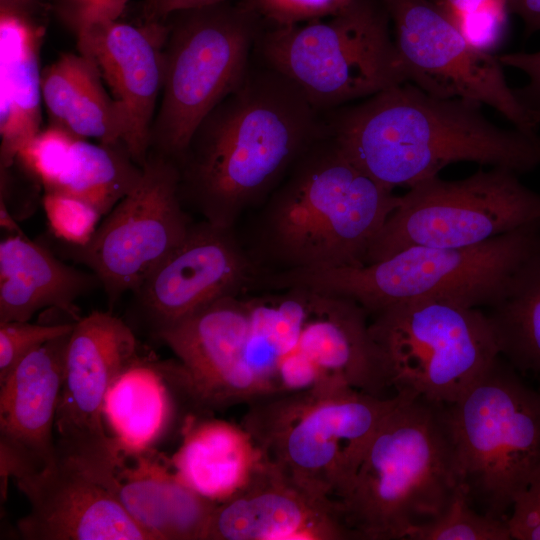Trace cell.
Returning <instances> with one entry per match:
<instances>
[{
	"instance_id": "obj_27",
	"label": "cell",
	"mask_w": 540,
	"mask_h": 540,
	"mask_svg": "<svg viewBox=\"0 0 540 540\" xmlns=\"http://www.w3.org/2000/svg\"><path fill=\"white\" fill-rule=\"evenodd\" d=\"M503 357L520 374L540 376V246L486 313Z\"/></svg>"
},
{
	"instance_id": "obj_10",
	"label": "cell",
	"mask_w": 540,
	"mask_h": 540,
	"mask_svg": "<svg viewBox=\"0 0 540 540\" xmlns=\"http://www.w3.org/2000/svg\"><path fill=\"white\" fill-rule=\"evenodd\" d=\"M448 410L472 504L507 519L540 475V391L499 356Z\"/></svg>"
},
{
	"instance_id": "obj_26",
	"label": "cell",
	"mask_w": 540,
	"mask_h": 540,
	"mask_svg": "<svg viewBox=\"0 0 540 540\" xmlns=\"http://www.w3.org/2000/svg\"><path fill=\"white\" fill-rule=\"evenodd\" d=\"M104 84L90 59L80 53L62 54L41 71L42 100L50 124L77 138L123 143L124 119Z\"/></svg>"
},
{
	"instance_id": "obj_16",
	"label": "cell",
	"mask_w": 540,
	"mask_h": 540,
	"mask_svg": "<svg viewBox=\"0 0 540 540\" xmlns=\"http://www.w3.org/2000/svg\"><path fill=\"white\" fill-rule=\"evenodd\" d=\"M260 274L236 227L193 221L132 294L154 334L213 301L254 291Z\"/></svg>"
},
{
	"instance_id": "obj_22",
	"label": "cell",
	"mask_w": 540,
	"mask_h": 540,
	"mask_svg": "<svg viewBox=\"0 0 540 540\" xmlns=\"http://www.w3.org/2000/svg\"><path fill=\"white\" fill-rule=\"evenodd\" d=\"M45 26L38 18L0 7V166L9 169L41 125L39 48Z\"/></svg>"
},
{
	"instance_id": "obj_31",
	"label": "cell",
	"mask_w": 540,
	"mask_h": 540,
	"mask_svg": "<svg viewBox=\"0 0 540 540\" xmlns=\"http://www.w3.org/2000/svg\"><path fill=\"white\" fill-rule=\"evenodd\" d=\"M42 201L49 228L57 239L75 246H84L90 241L102 217L96 208L56 192H44Z\"/></svg>"
},
{
	"instance_id": "obj_28",
	"label": "cell",
	"mask_w": 540,
	"mask_h": 540,
	"mask_svg": "<svg viewBox=\"0 0 540 540\" xmlns=\"http://www.w3.org/2000/svg\"><path fill=\"white\" fill-rule=\"evenodd\" d=\"M143 167L123 143H90L77 138L67 167L50 191L87 202L106 216L139 183Z\"/></svg>"
},
{
	"instance_id": "obj_24",
	"label": "cell",
	"mask_w": 540,
	"mask_h": 540,
	"mask_svg": "<svg viewBox=\"0 0 540 540\" xmlns=\"http://www.w3.org/2000/svg\"><path fill=\"white\" fill-rule=\"evenodd\" d=\"M261 461L242 425L219 419L187 421L170 464L177 477L202 497L223 502L239 492Z\"/></svg>"
},
{
	"instance_id": "obj_23",
	"label": "cell",
	"mask_w": 540,
	"mask_h": 540,
	"mask_svg": "<svg viewBox=\"0 0 540 540\" xmlns=\"http://www.w3.org/2000/svg\"><path fill=\"white\" fill-rule=\"evenodd\" d=\"M97 286L101 283L93 272L63 263L25 234L0 243V322L29 321L49 307L77 321L75 301Z\"/></svg>"
},
{
	"instance_id": "obj_40",
	"label": "cell",
	"mask_w": 540,
	"mask_h": 540,
	"mask_svg": "<svg viewBox=\"0 0 540 540\" xmlns=\"http://www.w3.org/2000/svg\"><path fill=\"white\" fill-rule=\"evenodd\" d=\"M450 20L458 19L495 0H431Z\"/></svg>"
},
{
	"instance_id": "obj_38",
	"label": "cell",
	"mask_w": 540,
	"mask_h": 540,
	"mask_svg": "<svg viewBox=\"0 0 540 540\" xmlns=\"http://www.w3.org/2000/svg\"><path fill=\"white\" fill-rule=\"evenodd\" d=\"M230 1L239 0H144L142 9L143 22H160L177 11Z\"/></svg>"
},
{
	"instance_id": "obj_14",
	"label": "cell",
	"mask_w": 540,
	"mask_h": 540,
	"mask_svg": "<svg viewBox=\"0 0 540 540\" xmlns=\"http://www.w3.org/2000/svg\"><path fill=\"white\" fill-rule=\"evenodd\" d=\"M137 349L132 328L110 312L79 318L68 340L57 450L99 480L114 476L125 459L105 430L103 405L116 377L139 358Z\"/></svg>"
},
{
	"instance_id": "obj_5",
	"label": "cell",
	"mask_w": 540,
	"mask_h": 540,
	"mask_svg": "<svg viewBox=\"0 0 540 540\" xmlns=\"http://www.w3.org/2000/svg\"><path fill=\"white\" fill-rule=\"evenodd\" d=\"M395 393L396 404L335 499L357 539H406L414 525L444 510L461 482L448 405Z\"/></svg>"
},
{
	"instance_id": "obj_25",
	"label": "cell",
	"mask_w": 540,
	"mask_h": 540,
	"mask_svg": "<svg viewBox=\"0 0 540 540\" xmlns=\"http://www.w3.org/2000/svg\"><path fill=\"white\" fill-rule=\"evenodd\" d=\"M179 362L152 363L140 357L111 384L103 405V418L124 456L150 449L172 424V384Z\"/></svg>"
},
{
	"instance_id": "obj_18",
	"label": "cell",
	"mask_w": 540,
	"mask_h": 540,
	"mask_svg": "<svg viewBox=\"0 0 540 540\" xmlns=\"http://www.w3.org/2000/svg\"><path fill=\"white\" fill-rule=\"evenodd\" d=\"M165 35L164 21L134 25L118 19L94 24L76 35L79 53L96 65L120 108L123 143L141 167L150 152V132L162 91Z\"/></svg>"
},
{
	"instance_id": "obj_43",
	"label": "cell",
	"mask_w": 540,
	"mask_h": 540,
	"mask_svg": "<svg viewBox=\"0 0 540 540\" xmlns=\"http://www.w3.org/2000/svg\"><path fill=\"white\" fill-rule=\"evenodd\" d=\"M536 380L538 382V387L537 388L540 391V376L536 377Z\"/></svg>"
},
{
	"instance_id": "obj_7",
	"label": "cell",
	"mask_w": 540,
	"mask_h": 540,
	"mask_svg": "<svg viewBox=\"0 0 540 540\" xmlns=\"http://www.w3.org/2000/svg\"><path fill=\"white\" fill-rule=\"evenodd\" d=\"M397 399L396 393L317 388L248 405L242 426L264 464L304 490L335 500Z\"/></svg>"
},
{
	"instance_id": "obj_3",
	"label": "cell",
	"mask_w": 540,
	"mask_h": 540,
	"mask_svg": "<svg viewBox=\"0 0 540 540\" xmlns=\"http://www.w3.org/2000/svg\"><path fill=\"white\" fill-rule=\"evenodd\" d=\"M480 103L433 96L406 82L322 114L326 134L365 173L390 189L412 187L457 162L540 166V135L501 128Z\"/></svg>"
},
{
	"instance_id": "obj_13",
	"label": "cell",
	"mask_w": 540,
	"mask_h": 540,
	"mask_svg": "<svg viewBox=\"0 0 540 540\" xmlns=\"http://www.w3.org/2000/svg\"><path fill=\"white\" fill-rule=\"evenodd\" d=\"M193 223L179 195L177 163L150 151L138 185L84 246L62 242L63 255L99 279L110 303L134 292L185 238Z\"/></svg>"
},
{
	"instance_id": "obj_9",
	"label": "cell",
	"mask_w": 540,
	"mask_h": 540,
	"mask_svg": "<svg viewBox=\"0 0 540 540\" xmlns=\"http://www.w3.org/2000/svg\"><path fill=\"white\" fill-rule=\"evenodd\" d=\"M164 22L150 151L177 163L201 121L245 78L265 23L245 0L177 11Z\"/></svg>"
},
{
	"instance_id": "obj_34",
	"label": "cell",
	"mask_w": 540,
	"mask_h": 540,
	"mask_svg": "<svg viewBox=\"0 0 540 540\" xmlns=\"http://www.w3.org/2000/svg\"><path fill=\"white\" fill-rule=\"evenodd\" d=\"M507 0H495L453 23L475 48L488 52L502 40L507 26Z\"/></svg>"
},
{
	"instance_id": "obj_19",
	"label": "cell",
	"mask_w": 540,
	"mask_h": 540,
	"mask_svg": "<svg viewBox=\"0 0 540 540\" xmlns=\"http://www.w3.org/2000/svg\"><path fill=\"white\" fill-rule=\"evenodd\" d=\"M71 332L33 350L0 381L2 491L10 477L37 472L58 457L55 419Z\"/></svg>"
},
{
	"instance_id": "obj_39",
	"label": "cell",
	"mask_w": 540,
	"mask_h": 540,
	"mask_svg": "<svg viewBox=\"0 0 540 540\" xmlns=\"http://www.w3.org/2000/svg\"><path fill=\"white\" fill-rule=\"evenodd\" d=\"M508 10L519 16L530 34L540 31V0H507Z\"/></svg>"
},
{
	"instance_id": "obj_41",
	"label": "cell",
	"mask_w": 540,
	"mask_h": 540,
	"mask_svg": "<svg viewBox=\"0 0 540 540\" xmlns=\"http://www.w3.org/2000/svg\"><path fill=\"white\" fill-rule=\"evenodd\" d=\"M45 6L50 8V0H0L1 8L17 10L34 17Z\"/></svg>"
},
{
	"instance_id": "obj_37",
	"label": "cell",
	"mask_w": 540,
	"mask_h": 540,
	"mask_svg": "<svg viewBox=\"0 0 540 540\" xmlns=\"http://www.w3.org/2000/svg\"><path fill=\"white\" fill-rule=\"evenodd\" d=\"M502 65L514 67L524 72L528 83L513 89L521 105L531 114L540 125V50L531 53L516 52L499 58Z\"/></svg>"
},
{
	"instance_id": "obj_33",
	"label": "cell",
	"mask_w": 540,
	"mask_h": 540,
	"mask_svg": "<svg viewBox=\"0 0 540 540\" xmlns=\"http://www.w3.org/2000/svg\"><path fill=\"white\" fill-rule=\"evenodd\" d=\"M266 25L279 26L330 16L354 0H245Z\"/></svg>"
},
{
	"instance_id": "obj_21",
	"label": "cell",
	"mask_w": 540,
	"mask_h": 540,
	"mask_svg": "<svg viewBox=\"0 0 540 540\" xmlns=\"http://www.w3.org/2000/svg\"><path fill=\"white\" fill-rule=\"evenodd\" d=\"M103 482L151 540H205L217 503L184 484L147 451Z\"/></svg>"
},
{
	"instance_id": "obj_11",
	"label": "cell",
	"mask_w": 540,
	"mask_h": 540,
	"mask_svg": "<svg viewBox=\"0 0 540 540\" xmlns=\"http://www.w3.org/2000/svg\"><path fill=\"white\" fill-rule=\"evenodd\" d=\"M390 387L452 404L500 356L487 314L456 302L423 299L370 317Z\"/></svg>"
},
{
	"instance_id": "obj_30",
	"label": "cell",
	"mask_w": 540,
	"mask_h": 540,
	"mask_svg": "<svg viewBox=\"0 0 540 540\" xmlns=\"http://www.w3.org/2000/svg\"><path fill=\"white\" fill-rule=\"evenodd\" d=\"M76 139L65 129L50 124L21 148L15 161L43 186L44 192L50 191L64 173Z\"/></svg>"
},
{
	"instance_id": "obj_17",
	"label": "cell",
	"mask_w": 540,
	"mask_h": 540,
	"mask_svg": "<svg viewBox=\"0 0 540 540\" xmlns=\"http://www.w3.org/2000/svg\"><path fill=\"white\" fill-rule=\"evenodd\" d=\"M30 503L17 530L25 540H151L97 478L58 454L15 479Z\"/></svg>"
},
{
	"instance_id": "obj_6",
	"label": "cell",
	"mask_w": 540,
	"mask_h": 540,
	"mask_svg": "<svg viewBox=\"0 0 540 540\" xmlns=\"http://www.w3.org/2000/svg\"><path fill=\"white\" fill-rule=\"evenodd\" d=\"M540 246V226L463 248L413 246L359 267L267 274V289L304 287L345 297L371 317L400 303L439 299L482 308L496 304Z\"/></svg>"
},
{
	"instance_id": "obj_12",
	"label": "cell",
	"mask_w": 540,
	"mask_h": 540,
	"mask_svg": "<svg viewBox=\"0 0 540 540\" xmlns=\"http://www.w3.org/2000/svg\"><path fill=\"white\" fill-rule=\"evenodd\" d=\"M518 175L492 167L461 180L436 176L408 188L372 242L365 264L413 246L472 247L540 226V193Z\"/></svg>"
},
{
	"instance_id": "obj_29",
	"label": "cell",
	"mask_w": 540,
	"mask_h": 540,
	"mask_svg": "<svg viewBox=\"0 0 540 540\" xmlns=\"http://www.w3.org/2000/svg\"><path fill=\"white\" fill-rule=\"evenodd\" d=\"M408 540H511L507 519L479 512L462 482L444 510L436 517L414 525Z\"/></svg>"
},
{
	"instance_id": "obj_1",
	"label": "cell",
	"mask_w": 540,
	"mask_h": 540,
	"mask_svg": "<svg viewBox=\"0 0 540 540\" xmlns=\"http://www.w3.org/2000/svg\"><path fill=\"white\" fill-rule=\"evenodd\" d=\"M247 292L206 306L191 344L193 369L215 411L312 389L391 388L368 313L304 287Z\"/></svg>"
},
{
	"instance_id": "obj_32",
	"label": "cell",
	"mask_w": 540,
	"mask_h": 540,
	"mask_svg": "<svg viewBox=\"0 0 540 540\" xmlns=\"http://www.w3.org/2000/svg\"><path fill=\"white\" fill-rule=\"evenodd\" d=\"M74 322L32 324L29 321L0 322V381L29 353L47 341L70 333Z\"/></svg>"
},
{
	"instance_id": "obj_42",
	"label": "cell",
	"mask_w": 540,
	"mask_h": 540,
	"mask_svg": "<svg viewBox=\"0 0 540 540\" xmlns=\"http://www.w3.org/2000/svg\"><path fill=\"white\" fill-rule=\"evenodd\" d=\"M0 225L10 235H23V231L17 224L15 217L3 199L0 198Z\"/></svg>"
},
{
	"instance_id": "obj_2",
	"label": "cell",
	"mask_w": 540,
	"mask_h": 540,
	"mask_svg": "<svg viewBox=\"0 0 540 540\" xmlns=\"http://www.w3.org/2000/svg\"><path fill=\"white\" fill-rule=\"evenodd\" d=\"M322 114L287 77L254 57L241 84L201 121L177 162L184 207L236 227L322 136Z\"/></svg>"
},
{
	"instance_id": "obj_8",
	"label": "cell",
	"mask_w": 540,
	"mask_h": 540,
	"mask_svg": "<svg viewBox=\"0 0 540 540\" xmlns=\"http://www.w3.org/2000/svg\"><path fill=\"white\" fill-rule=\"evenodd\" d=\"M381 0L327 17L264 26L254 57L292 81L321 114L409 82Z\"/></svg>"
},
{
	"instance_id": "obj_15",
	"label": "cell",
	"mask_w": 540,
	"mask_h": 540,
	"mask_svg": "<svg viewBox=\"0 0 540 540\" xmlns=\"http://www.w3.org/2000/svg\"><path fill=\"white\" fill-rule=\"evenodd\" d=\"M381 1L410 83L436 97L487 104L515 128L537 133L538 124L508 86L499 58L472 46L431 0Z\"/></svg>"
},
{
	"instance_id": "obj_35",
	"label": "cell",
	"mask_w": 540,
	"mask_h": 540,
	"mask_svg": "<svg viewBox=\"0 0 540 540\" xmlns=\"http://www.w3.org/2000/svg\"><path fill=\"white\" fill-rule=\"evenodd\" d=\"M128 0H50V9L75 35L88 27L117 20Z\"/></svg>"
},
{
	"instance_id": "obj_36",
	"label": "cell",
	"mask_w": 540,
	"mask_h": 540,
	"mask_svg": "<svg viewBox=\"0 0 540 540\" xmlns=\"http://www.w3.org/2000/svg\"><path fill=\"white\" fill-rule=\"evenodd\" d=\"M507 521L512 539L540 540V475L516 498Z\"/></svg>"
},
{
	"instance_id": "obj_4",
	"label": "cell",
	"mask_w": 540,
	"mask_h": 540,
	"mask_svg": "<svg viewBox=\"0 0 540 540\" xmlns=\"http://www.w3.org/2000/svg\"><path fill=\"white\" fill-rule=\"evenodd\" d=\"M399 199L325 132L239 235L260 275L359 267Z\"/></svg>"
},
{
	"instance_id": "obj_20",
	"label": "cell",
	"mask_w": 540,
	"mask_h": 540,
	"mask_svg": "<svg viewBox=\"0 0 540 540\" xmlns=\"http://www.w3.org/2000/svg\"><path fill=\"white\" fill-rule=\"evenodd\" d=\"M335 500L316 496L260 461L248 483L217 503L205 540H351Z\"/></svg>"
}]
</instances>
